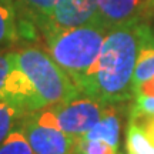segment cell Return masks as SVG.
Wrapping results in <instances>:
<instances>
[{"mask_svg":"<svg viewBox=\"0 0 154 154\" xmlns=\"http://www.w3.org/2000/svg\"><path fill=\"white\" fill-rule=\"evenodd\" d=\"M149 27L140 17L107 32L91 80L83 91L84 96L107 104L131 99L138 51Z\"/></svg>","mask_w":154,"mask_h":154,"instance_id":"cell-1","label":"cell"},{"mask_svg":"<svg viewBox=\"0 0 154 154\" xmlns=\"http://www.w3.org/2000/svg\"><path fill=\"white\" fill-rule=\"evenodd\" d=\"M106 36L107 30L96 23L44 36L49 54L69 74L82 94L91 80Z\"/></svg>","mask_w":154,"mask_h":154,"instance_id":"cell-2","label":"cell"},{"mask_svg":"<svg viewBox=\"0 0 154 154\" xmlns=\"http://www.w3.org/2000/svg\"><path fill=\"white\" fill-rule=\"evenodd\" d=\"M13 61L34 86L46 107L69 103L80 96V90L54 59L38 47L11 51Z\"/></svg>","mask_w":154,"mask_h":154,"instance_id":"cell-3","label":"cell"},{"mask_svg":"<svg viewBox=\"0 0 154 154\" xmlns=\"http://www.w3.org/2000/svg\"><path fill=\"white\" fill-rule=\"evenodd\" d=\"M50 107L54 111L57 126L61 131L80 138L100 121L104 114L107 103L80 94L69 103Z\"/></svg>","mask_w":154,"mask_h":154,"instance_id":"cell-4","label":"cell"},{"mask_svg":"<svg viewBox=\"0 0 154 154\" xmlns=\"http://www.w3.org/2000/svg\"><path fill=\"white\" fill-rule=\"evenodd\" d=\"M20 130L26 136L34 154H74L77 153L79 138L69 136L60 128L40 124L26 114L20 123Z\"/></svg>","mask_w":154,"mask_h":154,"instance_id":"cell-5","label":"cell"},{"mask_svg":"<svg viewBox=\"0 0 154 154\" xmlns=\"http://www.w3.org/2000/svg\"><path fill=\"white\" fill-rule=\"evenodd\" d=\"M94 13L96 0H59L38 30L46 36L57 30L79 27L91 23Z\"/></svg>","mask_w":154,"mask_h":154,"instance_id":"cell-6","label":"cell"},{"mask_svg":"<svg viewBox=\"0 0 154 154\" xmlns=\"http://www.w3.org/2000/svg\"><path fill=\"white\" fill-rule=\"evenodd\" d=\"M0 99L16 106L24 114H30L33 111L42 110L46 107L42 99L38 97L34 86L29 80V77L14 64V61L3 86V90L0 93Z\"/></svg>","mask_w":154,"mask_h":154,"instance_id":"cell-7","label":"cell"},{"mask_svg":"<svg viewBox=\"0 0 154 154\" xmlns=\"http://www.w3.org/2000/svg\"><path fill=\"white\" fill-rule=\"evenodd\" d=\"M143 0H96V13L91 23L107 32L111 29L140 19Z\"/></svg>","mask_w":154,"mask_h":154,"instance_id":"cell-8","label":"cell"},{"mask_svg":"<svg viewBox=\"0 0 154 154\" xmlns=\"http://www.w3.org/2000/svg\"><path fill=\"white\" fill-rule=\"evenodd\" d=\"M82 138L101 140L119 151L120 149V117L113 104H107L104 114L96 126L88 130Z\"/></svg>","mask_w":154,"mask_h":154,"instance_id":"cell-9","label":"cell"},{"mask_svg":"<svg viewBox=\"0 0 154 154\" xmlns=\"http://www.w3.org/2000/svg\"><path fill=\"white\" fill-rule=\"evenodd\" d=\"M57 2L59 0H14L16 13L20 16L22 24H24L23 27H26V36H29L30 29H38L43 24Z\"/></svg>","mask_w":154,"mask_h":154,"instance_id":"cell-10","label":"cell"},{"mask_svg":"<svg viewBox=\"0 0 154 154\" xmlns=\"http://www.w3.org/2000/svg\"><path fill=\"white\" fill-rule=\"evenodd\" d=\"M151 76H154V34L149 27L144 34L143 43L138 51L137 64L133 77V87L138 83L150 79Z\"/></svg>","mask_w":154,"mask_h":154,"instance_id":"cell-11","label":"cell"},{"mask_svg":"<svg viewBox=\"0 0 154 154\" xmlns=\"http://www.w3.org/2000/svg\"><path fill=\"white\" fill-rule=\"evenodd\" d=\"M16 6L0 2V49L19 38V26L16 22Z\"/></svg>","mask_w":154,"mask_h":154,"instance_id":"cell-12","label":"cell"},{"mask_svg":"<svg viewBox=\"0 0 154 154\" xmlns=\"http://www.w3.org/2000/svg\"><path fill=\"white\" fill-rule=\"evenodd\" d=\"M24 116L26 114L16 106L0 99V144L10 136L11 131L16 130L17 126H20Z\"/></svg>","mask_w":154,"mask_h":154,"instance_id":"cell-13","label":"cell"},{"mask_svg":"<svg viewBox=\"0 0 154 154\" xmlns=\"http://www.w3.org/2000/svg\"><path fill=\"white\" fill-rule=\"evenodd\" d=\"M126 146L127 154H154V146L133 121H128Z\"/></svg>","mask_w":154,"mask_h":154,"instance_id":"cell-14","label":"cell"},{"mask_svg":"<svg viewBox=\"0 0 154 154\" xmlns=\"http://www.w3.org/2000/svg\"><path fill=\"white\" fill-rule=\"evenodd\" d=\"M0 154H34V151L23 131L17 128L0 144Z\"/></svg>","mask_w":154,"mask_h":154,"instance_id":"cell-15","label":"cell"},{"mask_svg":"<svg viewBox=\"0 0 154 154\" xmlns=\"http://www.w3.org/2000/svg\"><path fill=\"white\" fill-rule=\"evenodd\" d=\"M76 154H119V151L113 149L110 144L101 140H84L79 138Z\"/></svg>","mask_w":154,"mask_h":154,"instance_id":"cell-16","label":"cell"},{"mask_svg":"<svg viewBox=\"0 0 154 154\" xmlns=\"http://www.w3.org/2000/svg\"><path fill=\"white\" fill-rule=\"evenodd\" d=\"M130 121H133L143 131L147 140L154 146V114H147V113H141L131 109Z\"/></svg>","mask_w":154,"mask_h":154,"instance_id":"cell-17","label":"cell"},{"mask_svg":"<svg viewBox=\"0 0 154 154\" xmlns=\"http://www.w3.org/2000/svg\"><path fill=\"white\" fill-rule=\"evenodd\" d=\"M13 67V56L11 53H0V93L3 90L7 76Z\"/></svg>","mask_w":154,"mask_h":154,"instance_id":"cell-18","label":"cell"},{"mask_svg":"<svg viewBox=\"0 0 154 154\" xmlns=\"http://www.w3.org/2000/svg\"><path fill=\"white\" fill-rule=\"evenodd\" d=\"M134 97H154V76L133 87Z\"/></svg>","mask_w":154,"mask_h":154,"instance_id":"cell-19","label":"cell"},{"mask_svg":"<svg viewBox=\"0 0 154 154\" xmlns=\"http://www.w3.org/2000/svg\"><path fill=\"white\" fill-rule=\"evenodd\" d=\"M131 109L147 114H154V97H136V103Z\"/></svg>","mask_w":154,"mask_h":154,"instance_id":"cell-20","label":"cell"},{"mask_svg":"<svg viewBox=\"0 0 154 154\" xmlns=\"http://www.w3.org/2000/svg\"><path fill=\"white\" fill-rule=\"evenodd\" d=\"M0 2H5V3H13V5H14V0H0Z\"/></svg>","mask_w":154,"mask_h":154,"instance_id":"cell-21","label":"cell"},{"mask_svg":"<svg viewBox=\"0 0 154 154\" xmlns=\"http://www.w3.org/2000/svg\"><path fill=\"white\" fill-rule=\"evenodd\" d=\"M149 3H150L151 6H154V0H149Z\"/></svg>","mask_w":154,"mask_h":154,"instance_id":"cell-22","label":"cell"}]
</instances>
